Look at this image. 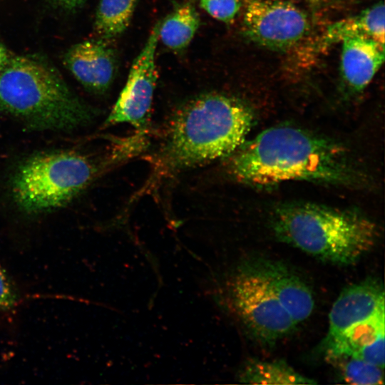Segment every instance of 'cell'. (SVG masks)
Here are the masks:
<instances>
[{"mask_svg":"<svg viewBox=\"0 0 385 385\" xmlns=\"http://www.w3.org/2000/svg\"><path fill=\"white\" fill-rule=\"evenodd\" d=\"M229 171L259 187L291 180L356 185L359 175L345 149L327 138L287 125L270 128L231 155Z\"/></svg>","mask_w":385,"mask_h":385,"instance_id":"1","label":"cell"},{"mask_svg":"<svg viewBox=\"0 0 385 385\" xmlns=\"http://www.w3.org/2000/svg\"><path fill=\"white\" fill-rule=\"evenodd\" d=\"M253 122L252 109L241 100L214 92L199 95L172 118L163 163L176 171L229 156L245 141Z\"/></svg>","mask_w":385,"mask_h":385,"instance_id":"2","label":"cell"},{"mask_svg":"<svg viewBox=\"0 0 385 385\" xmlns=\"http://www.w3.org/2000/svg\"><path fill=\"white\" fill-rule=\"evenodd\" d=\"M271 227L280 241L339 265L356 262L379 236L376 225L361 214L309 202L279 205Z\"/></svg>","mask_w":385,"mask_h":385,"instance_id":"3","label":"cell"},{"mask_svg":"<svg viewBox=\"0 0 385 385\" xmlns=\"http://www.w3.org/2000/svg\"><path fill=\"white\" fill-rule=\"evenodd\" d=\"M0 108L41 129L70 130L94 117L52 69L24 57L0 69Z\"/></svg>","mask_w":385,"mask_h":385,"instance_id":"4","label":"cell"},{"mask_svg":"<svg viewBox=\"0 0 385 385\" xmlns=\"http://www.w3.org/2000/svg\"><path fill=\"white\" fill-rule=\"evenodd\" d=\"M88 156L76 151H56L33 156L21 163L11 181L17 207L37 214L66 205L98 174Z\"/></svg>","mask_w":385,"mask_h":385,"instance_id":"5","label":"cell"},{"mask_svg":"<svg viewBox=\"0 0 385 385\" xmlns=\"http://www.w3.org/2000/svg\"><path fill=\"white\" fill-rule=\"evenodd\" d=\"M232 296L244 324L261 344H274L297 327L252 262L244 265L235 275Z\"/></svg>","mask_w":385,"mask_h":385,"instance_id":"6","label":"cell"},{"mask_svg":"<svg viewBox=\"0 0 385 385\" xmlns=\"http://www.w3.org/2000/svg\"><path fill=\"white\" fill-rule=\"evenodd\" d=\"M158 21L142 50L135 58L126 81L105 125H132L140 134L148 129L154 91L158 79L155 53L159 41Z\"/></svg>","mask_w":385,"mask_h":385,"instance_id":"7","label":"cell"},{"mask_svg":"<svg viewBox=\"0 0 385 385\" xmlns=\"http://www.w3.org/2000/svg\"><path fill=\"white\" fill-rule=\"evenodd\" d=\"M309 29L306 14L280 0H250L243 16L245 36L260 46L284 50L299 42Z\"/></svg>","mask_w":385,"mask_h":385,"instance_id":"8","label":"cell"},{"mask_svg":"<svg viewBox=\"0 0 385 385\" xmlns=\"http://www.w3.org/2000/svg\"><path fill=\"white\" fill-rule=\"evenodd\" d=\"M384 311V290L376 279L367 278L345 288L329 314V329L322 342L335 338L350 327Z\"/></svg>","mask_w":385,"mask_h":385,"instance_id":"9","label":"cell"},{"mask_svg":"<svg viewBox=\"0 0 385 385\" xmlns=\"http://www.w3.org/2000/svg\"><path fill=\"white\" fill-rule=\"evenodd\" d=\"M252 262L294 322L297 325L306 320L314 307L313 294L307 284L280 262L262 258Z\"/></svg>","mask_w":385,"mask_h":385,"instance_id":"10","label":"cell"},{"mask_svg":"<svg viewBox=\"0 0 385 385\" xmlns=\"http://www.w3.org/2000/svg\"><path fill=\"white\" fill-rule=\"evenodd\" d=\"M64 62L83 86L96 93L106 91L116 72L115 53L102 39L75 44L66 53Z\"/></svg>","mask_w":385,"mask_h":385,"instance_id":"11","label":"cell"},{"mask_svg":"<svg viewBox=\"0 0 385 385\" xmlns=\"http://www.w3.org/2000/svg\"><path fill=\"white\" fill-rule=\"evenodd\" d=\"M342 42V76L352 90L362 91L384 63V44L365 36L349 37Z\"/></svg>","mask_w":385,"mask_h":385,"instance_id":"12","label":"cell"},{"mask_svg":"<svg viewBox=\"0 0 385 385\" xmlns=\"http://www.w3.org/2000/svg\"><path fill=\"white\" fill-rule=\"evenodd\" d=\"M385 8L383 1L363 10L359 14L338 21L328 26L322 44L342 42L344 38L365 36L384 44Z\"/></svg>","mask_w":385,"mask_h":385,"instance_id":"13","label":"cell"},{"mask_svg":"<svg viewBox=\"0 0 385 385\" xmlns=\"http://www.w3.org/2000/svg\"><path fill=\"white\" fill-rule=\"evenodd\" d=\"M384 311L357 323L332 340L322 342V350L327 359L343 356H352L362 347L372 343L379 336L385 334Z\"/></svg>","mask_w":385,"mask_h":385,"instance_id":"14","label":"cell"},{"mask_svg":"<svg viewBox=\"0 0 385 385\" xmlns=\"http://www.w3.org/2000/svg\"><path fill=\"white\" fill-rule=\"evenodd\" d=\"M200 23L195 5L191 2L183 3L160 21L159 41L171 50H182L193 38Z\"/></svg>","mask_w":385,"mask_h":385,"instance_id":"15","label":"cell"},{"mask_svg":"<svg viewBox=\"0 0 385 385\" xmlns=\"http://www.w3.org/2000/svg\"><path fill=\"white\" fill-rule=\"evenodd\" d=\"M241 379L243 382L255 384L294 385L317 383L282 360L254 359L245 367Z\"/></svg>","mask_w":385,"mask_h":385,"instance_id":"16","label":"cell"},{"mask_svg":"<svg viewBox=\"0 0 385 385\" xmlns=\"http://www.w3.org/2000/svg\"><path fill=\"white\" fill-rule=\"evenodd\" d=\"M137 0H101L97 8L94 29L100 39L119 36L128 28Z\"/></svg>","mask_w":385,"mask_h":385,"instance_id":"17","label":"cell"},{"mask_svg":"<svg viewBox=\"0 0 385 385\" xmlns=\"http://www.w3.org/2000/svg\"><path fill=\"white\" fill-rule=\"evenodd\" d=\"M335 362L343 379L356 385H379L384 384L383 369L361 359L343 356L329 359Z\"/></svg>","mask_w":385,"mask_h":385,"instance_id":"18","label":"cell"},{"mask_svg":"<svg viewBox=\"0 0 385 385\" xmlns=\"http://www.w3.org/2000/svg\"><path fill=\"white\" fill-rule=\"evenodd\" d=\"M200 6L212 18L230 24L238 14L242 4L240 0H200Z\"/></svg>","mask_w":385,"mask_h":385,"instance_id":"19","label":"cell"},{"mask_svg":"<svg viewBox=\"0 0 385 385\" xmlns=\"http://www.w3.org/2000/svg\"><path fill=\"white\" fill-rule=\"evenodd\" d=\"M384 334H381L372 343L362 347L351 356L361 359L384 369Z\"/></svg>","mask_w":385,"mask_h":385,"instance_id":"20","label":"cell"},{"mask_svg":"<svg viewBox=\"0 0 385 385\" xmlns=\"http://www.w3.org/2000/svg\"><path fill=\"white\" fill-rule=\"evenodd\" d=\"M16 294L5 271L0 267V309H8L14 307Z\"/></svg>","mask_w":385,"mask_h":385,"instance_id":"21","label":"cell"},{"mask_svg":"<svg viewBox=\"0 0 385 385\" xmlns=\"http://www.w3.org/2000/svg\"><path fill=\"white\" fill-rule=\"evenodd\" d=\"M60 6L68 9H73L81 6L86 0H55Z\"/></svg>","mask_w":385,"mask_h":385,"instance_id":"22","label":"cell"},{"mask_svg":"<svg viewBox=\"0 0 385 385\" xmlns=\"http://www.w3.org/2000/svg\"><path fill=\"white\" fill-rule=\"evenodd\" d=\"M10 57L9 51L0 43V69L9 61Z\"/></svg>","mask_w":385,"mask_h":385,"instance_id":"23","label":"cell"},{"mask_svg":"<svg viewBox=\"0 0 385 385\" xmlns=\"http://www.w3.org/2000/svg\"><path fill=\"white\" fill-rule=\"evenodd\" d=\"M322 1L323 0H309V3L314 6H318Z\"/></svg>","mask_w":385,"mask_h":385,"instance_id":"24","label":"cell"}]
</instances>
